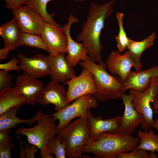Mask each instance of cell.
I'll return each mask as SVG.
<instances>
[{
	"label": "cell",
	"instance_id": "obj_13",
	"mask_svg": "<svg viewBox=\"0 0 158 158\" xmlns=\"http://www.w3.org/2000/svg\"><path fill=\"white\" fill-rule=\"evenodd\" d=\"M17 57L19 66L23 73L36 78L49 75L50 66L48 55L39 53L28 57L24 54L19 53Z\"/></svg>",
	"mask_w": 158,
	"mask_h": 158
},
{
	"label": "cell",
	"instance_id": "obj_29",
	"mask_svg": "<svg viewBox=\"0 0 158 158\" xmlns=\"http://www.w3.org/2000/svg\"><path fill=\"white\" fill-rule=\"evenodd\" d=\"M46 148L47 151L51 154H54L56 158L66 157L65 147L61 142L59 135H56L49 140Z\"/></svg>",
	"mask_w": 158,
	"mask_h": 158
},
{
	"label": "cell",
	"instance_id": "obj_1",
	"mask_svg": "<svg viewBox=\"0 0 158 158\" xmlns=\"http://www.w3.org/2000/svg\"><path fill=\"white\" fill-rule=\"evenodd\" d=\"M114 3V0L100 4L91 3L86 20L82 24L81 31L76 37V41L82 42L89 56L96 63L102 61L103 46L100 41L101 35L105 20L112 13Z\"/></svg>",
	"mask_w": 158,
	"mask_h": 158
},
{
	"label": "cell",
	"instance_id": "obj_39",
	"mask_svg": "<svg viewBox=\"0 0 158 158\" xmlns=\"http://www.w3.org/2000/svg\"><path fill=\"white\" fill-rule=\"evenodd\" d=\"M71 0L74 1H76V2H82V1H86L87 0Z\"/></svg>",
	"mask_w": 158,
	"mask_h": 158
},
{
	"label": "cell",
	"instance_id": "obj_23",
	"mask_svg": "<svg viewBox=\"0 0 158 158\" xmlns=\"http://www.w3.org/2000/svg\"><path fill=\"white\" fill-rule=\"evenodd\" d=\"M156 37V33L153 32L142 41H134L129 38L127 49L135 62L141 68L142 66L141 55L146 49L154 45Z\"/></svg>",
	"mask_w": 158,
	"mask_h": 158
},
{
	"label": "cell",
	"instance_id": "obj_32",
	"mask_svg": "<svg viewBox=\"0 0 158 158\" xmlns=\"http://www.w3.org/2000/svg\"><path fill=\"white\" fill-rule=\"evenodd\" d=\"M12 76L8 71L4 70L0 71V92L8 87H11L13 84Z\"/></svg>",
	"mask_w": 158,
	"mask_h": 158
},
{
	"label": "cell",
	"instance_id": "obj_12",
	"mask_svg": "<svg viewBox=\"0 0 158 158\" xmlns=\"http://www.w3.org/2000/svg\"><path fill=\"white\" fill-rule=\"evenodd\" d=\"M67 24L62 27L67 39V56H65L66 61L71 66H75L81 61H85L89 57L88 51L83 43L74 41L71 37L70 29L72 24L79 23V20L73 15L72 12L67 18Z\"/></svg>",
	"mask_w": 158,
	"mask_h": 158
},
{
	"label": "cell",
	"instance_id": "obj_3",
	"mask_svg": "<svg viewBox=\"0 0 158 158\" xmlns=\"http://www.w3.org/2000/svg\"><path fill=\"white\" fill-rule=\"evenodd\" d=\"M78 64L92 73L96 89L93 96L97 102H102L110 99H118L126 91L125 83L106 71V63L102 61L97 64L89 57L85 61H81Z\"/></svg>",
	"mask_w": 158,
	"mask_h": 158
},
{
	"label": "cell",
	"instance_id": "obj_11",
	"mask_svg": "<svg viewBox=\"0 0 158 158\" xmlns=\"http://www.w3.org/2000/svg\"><path fill=\"white\" fill-rule=\"evenodd\" d=\"M12 13L23 32L41 34L44 21L32 8L22 6L13 10Z\"/></svg>",
	"mask_w": 158,
	"mask_h": 158
},
{
	"label": "cell",
	"instance_id": "obj_35",
	"mask_svg": "<svg viewBox=\"0 0 158 158\" xmlns=\"http://www.w3.org/2000/svg\"><path fill=\"white\" fill-rule=\"evenodd\" d=\"M10 51L4 47L0 49V61L7 58Z\"/></svg>",
	"mask_w": 158,
	"mask_h": 158
},
{
	"label": "cell",
	"instance_id": "obj_33",
	"mask_svg": "<svg viewBox=\"0 0 158 158\" xmlns=\"http://www.w3.org/2000/svg\"><path fill=\"white\" fill-rule=\"evenodd\" d=\"M19 63V60L14 56L8 62L4 63H1L0 69L8 71L11 70H15L20 72L21 70L19 66L18 65Z\"/></svg>",
	"mask_w": 158,
	"mask_h": 158
},
{
	"label": "cell",
	"instance_id": "obj_22",
	"mask_svg": "<svg viewBox=\"0 0 158 158\" xmlns=\"http://www.w3.org/2000/svg\"><path fill=\"white\" fill-rule=\"evenodd\" d=\"M20 107H13L0 115V130L10 129L20 123H24L28 125L34 124L43 109L38 111L32 118L24 120L18 118L16 116Z\"/></svg>",
	"mask_w": 158,
	"mask_h": 158
},
{
	"label": "cell",
	"instance_id": "obj_9",
	"mask_svg": "<svg viewBox=\"0 0 158 158\" xmlns=\"http://www.w3.org/2000/svg\"><path fill=\"white\" fill-rule=\"evenodd\" d=\"M42 38L51 56L66 53L67 39L62 27L44 21L41 33Z\"/></svg>",
	"mask_w": 158,
	"mask_h": 158
},
{
	"label": "cell",
	"instance_id": "obj_31",
	"mask_svg": "<svg viewBox=\"0 0 158 158\" xmlns=\"http://www.w3.org/2000/svg\"><path fill=\"white\" fill-rule=\"evenodd\" d=\"M149 155L147 151L141 149H135L130 152L118 153L116 158H148Z\"/></svg>",
	"mask_w": 158,
	"mask_h": 158
},
{
	"label": "cell",
	"instance_id": "obj_20",
	"mask_svg": "<svg viewBox=\"0 0 158 158\" xmlns=\"http://www.w3.org/2000/svg\"><path fill=\"white\" fill-rule=\"evenodd\" d=\"M23 32L14 18L2 25L0 27V35L4 42V47L13 50L19 46Z\"/></svg>",
	"mask_w": 158,
	"mask_h": 158
},
{
	"label": "cell",
	"instance_id": "obj_18",
	"mask_svg": "<svg viewBox=\"0 0 158 158\" xmlns=\"http://www.w3.org/2000/svg\"><path fill=\"white\" fill-rule=\"evenodd\" d=\"M48 57L50 66L49 75L52 80L64 83L75 76L74 67L68 64L65 55L52 56L49 55Z\"/></svg>",
	"mask_w": 158,
	"mask_h": 158
},
{
	"label": "cell",
	"instance_id": "obj_19",
	"mask_svg": "<svg viewBox=\"0 0 158 158\" xmlns=\"http://www.w3.org/2000/svg\"><path fill=\"white\" fill-rule=\"evenodd\" d=\"M157 77H158L157 66L138 72L131 71L124 82L125 90L126 91L132 89L144 91L150 85L152 79Z\"/></svg>",
	"mask_w": 158,
	"mask_h": 158
},
{
	"label": "cell",
	"instance_id": "obj_25",
	"mask_svg": "<svg viewBox=\"0 0 158 158\" xmlns=\"http://www.w3.org/2000/svg\"><path fill=\"white\" fill-rule=\"evenodd\" d=\"M54 0H30L28 6L32 8L42 18L44 21L60 26L53 18L54 13L49 14L47 10V3Z\"/></svg>",
	"mask_w": 158,
	"mask_h": 158
},
{
	"label": "cell",
	"instance_id": "obj_40",
	"mask_svg": "<svg viewBox=\"0 0 158 158\" xmlns=\"http://www.w3.org/2000/svg\"><path fill=\"white\" fill-rule=\"evenodd\" d=\"M4 0L5 1V0Z\"/></svg>",
	"mask_w": 158,
	"mask_h": 158
},
{
	"label": "cell",
	"instance_id": "obj_15",
	"mask_svg": "<svg viewBox=\"0 0 158 158\" xmlns=\"http://www.w3.org/2000/svg\"><path fill=\"white\" fill-rule=\"evenodd\" d=\"M41 80L23 73L17 76L14 87L21 93L25 99V103L33 106L37 103V99L44 87Z\"/></svg>",
	"mask_w": 158,
	"mask_h": 158
},
{
	"label": "cell",
	"instance_id": "obj_37",
	"mask_svg": "<svg viewBox=\"0 0 158 158\" xmlns=\"http://www.w3.org/2000/svg\"><path fill=\"white\" fill-rule=\"evenodd\" d=\"M148 158H158V156L154 152L150 151Z\"/></svg>",
	"mask_w": 158,
	"mask_h": 158
},
{
	"label": "cell",
	"instance_id": "obj_10",
	"mask_svg": "<svg viewBox=\"0 0 158 158\" xmlns=\"http://www.w3.org/2000/svg\"><path fill=\"white\" fill-rule=\"evenodd\" d=\"M107 68L112 75H117L123 82H125L126 78L131 71L133 67L135 71L142 70L135 62L128 50L121 54L118 51H112L106 62Z\"/></svg>",
	"mask_w": 158,
	"mask_h": 158
},
{
	"label": "cell",
	"instance_id": "obj_14",
	"mask_svg": "<svg viewBox=\"0 0 158 158\" xmlns=\"http://www.w3.org/2000/svg\"><path fill=\"white\" fill-rule=\"evenodd\" d=\"M67 91L59 83L52 80L44 87L37 100V103L43 105L52 104L59 111L68 106Z\"/></svg>",
	"mask_w": 158,
	"mask_h": 158
},
{
	"label": "cell",
	"instance_id": "obj_36",
	"mask_svg": "<svg viewBox=\"0 0 158 158\" xmlns=\"http://www.w3.org/2000/svg\"><path fill=\"white\" fill-rule=\"evenodd\" d=\"M153 109L154 110V113L158 114V94L155 97L152 102Z\"/></svg>",
	"mask_w": 158,
	"mask_h": 158
},
{
	"label": "cell",
	"instance_id": "obj_17",
	"mask_svg": "<svg viewBox=\"0 0 158 158\" xmlns=\"http://www.w3.org/2000/svg\"><path fill=\"white\" fill-rule=\"evenodd\" d=\"M121 117L116 116L104 120L101 116L95 117L91 114L88 119L87 125L93 140L104 133L120 132Z\"/></svg>",
	"mask_w": 158,
	"mask_h": 158
},
{
	"label": "cell",
	"instance_id": "obj_5",
	"mask_svg": "<svg viewBox=\"0 0 158 158\" xmlns=\"http://www.w3.org/2000/svg\"><path fill=\"white\" fill-rule=\"evenodd\" d=\"M55 120L50 115L42 112L37 119V125L31 128H20L15 131L17 134L27 137L28 143L36 145L40 150L39 157L47 151L46 145L49 140L56 135L57 126Z\"/></svg>",
	"mask_w": 158,
	"mask_h": 158
},
{
	"label": "cell",
	"instance_id": "obj_16",
	"mask_svg": "<svg viewBox=\"0 0 158 158\" xmlns=\"http://www.w3.org/2000/svg\"><path fill=\"white\" fill-rule=\"evenodd\" d=\"M133 96L129 93L123 95L122 99L125 106V110L121 119V131L123 133L132 135L136 128L143 121L142 115L137 111L132 104Z\"/></svg>",
	"mask_w": 158,
	"mask_h": 158
},
{
	"label": "cell",
	"instance_id": "obj_6",
	"mask_svg": "<svg viewBox=\"0 0 158 158\" xmlns=\"http://www.w3.org/2000/svg\"><path fill=\"white\" fill-rule=\"evenodd\" d=\"M97 106V101L93 95L87 94L78 97L61 111L50 115L59 121L56 135L74 118L79 117L88 119L92 114L91 109H96Z\"/></svg>",
	"mask_w": 158,
	"mask_h": 158
},
{
	"label": "cell",
	"instance_id": "obj_34",
	"mask_svg": "<svg viewBox=\"0 0 158 158\" xmlns=\"http://www.w3.org/2000/svg\"><path fill=\"white\" fill-rule=\"evenodd\" d=\"M30 0H5L7 8L12 10L23 5H28Z\"/></svg>",
	"mask_w": 158,
	"mask_h": 158
},
{
	"label": "cell",
	"instance_id": "obj_4",
	"mask_svg": "<svg viewBox=\"0 0 158 158\" xmlns=\"http://www.w3.org/2000/svg\"><path fill=\"white\" fill-rule=\"evenodd\" d=\"M87 121V118L79 117L68 123L57 134L65 147L67 158H91L82 154L85 147L93 141L90 134Z\"/></svg>",
	"mask_w": 158,
	"mask_h": 158
},
{
	"label": "cell",
	"instance_id": "obj_26",
	"mask_svg": "<svg viewBox=\"0 0 158 158\" xmlns=\"http://www.w3.org/2000/svg\"><path fill=\"white\" fill-rule=\"evenodd\" d=\"M21 45L40 48L48 52L40 35L23 32L19 42V46Z\"/></svg>",
	"mask_w": 158,
	"mask_h": 158
},
{
	"label": "cell",
	"instance_id": "obj_30",
	"mask_svg": "<svg viewBox=\"0 0 158 158\" xmlns=\"http://www.w3.org/2000/svg\"><path fill=\"white\" fill-rule=\"evenodd\" d=\"M17 138L20 142L21 150L20 151V158H34L35 154L37 152L38 148L32 144L23 142L19 138V135H17Z\"/></svg>",
	"mask_w": 158,
	"mask_h": 158
},
{
	"label": "cell",
	"instance_id": "obj_27",
	"mask_svg": "<svg viewBox=\"0 0 158 158\" xmlns=\"http://www.w3.org/2000/svg\"><path fill=\"white\" fill-rule=\"evenodd\" d=\"M10 129L0 130V155L3 158H8L11 155V150L15 148L12 140Z\"/></svg>",
	"mask_w": 158,
	"mask_h": 158
},
{
	"label": "cell",
	"instance_id": "obj_2",
	"mask_svg": "<svg viewBox=\"0 0 158 158\" xmlns=\"http://www.w3.org/2000/svg\"><path fill=\"white\" fill-rule=\"evenodd\" d=\"M139 141L137 137L121 132L105 133L85 147L83 153H92L95 158H116L118 153L136 148Z\"/></svg>",
	"mask_w": 158,
	"mask_h": 158
},
{
	"label": "cell",
	"instance_id": "obj_38",
	"mask_svg": "<svg viewBox=\"0 0 158 158\" xmlns=\"http://www.w3.org/2000/svg\"><path fill=\"white\" fill-rule=\"evenodd\" d=\"M152 128L156 129L158 130V116L154 120V122L152 126Z\"/></svg>",
	"mask_w": 158,
	"mask_h": 158
},
{
	"label": "cell",
	"instance_id": "obj_24",
	"mask_svg": "<svg viewBox=\"0 0 158 158\" xmlns=\"http://www.w3.org/2000/svg\"><path fill=\"white\" fill-rule=\"evenodd\" d=\"M147 131L139 130L137 137L139 139L136 149H141L146 151L158 152V135L155 134L151 128Z\"/></svg>",
	"mask_w": 158,
	"mask_h": 158
},
{
	"label": "cell",
	"instance_id": "obj_8",
	"mask_svg": "<svg viewBox=\"0 0 158 158\" xmlns=\"http://www.w3.org/2000/svg\"><path fill=\"white\" fill-rule=\"evenodd\" d=\"M63 84L68 86L67 99L69 104L80 96L87 94L94 95L96 92L93 76L85 68H83L79 76L73 77Z\"/></svg>",
	"mask_w": 158,
	"mask_h": 158
},
{
	"label": "cell",
	"instance_id": "obj_7",
	"mask_svg": "<svg viewBox=\"0 0 158 158\" xmlns=\"http://www.w3.org/2000/svg\"><path fill=\"white\" fill-rule=\"evenodd\" d=\"M129 93L133 96L132 104L133 107L143 117V121L140 124L141 128L145 130L150 129L154 121L150 103L158 94V77L152 79L150 85L144 91L130 89Z\"/></svg>",
	"mask_w": 158,
	"mask_h": 158
},
{
	"label": "cell",
	"instance_id": "obj_21",
	"mask_svg": "<svg viewBox=\"0 0 158 158\" xmlns=\"http://www.w3.org/2000/svg\"><path fill=\"white\" fill-rule=\"evenodd\" d=\"M25 103V98L16 87H7L0 92V115Z\"/></svg>",
	"mask_w": 158,
	"mask_h": 158
},
{
	"label": "cell",
	"instance_id": "obj_28",
	"mask_svg": "<svg viewBox=\"0 0 158 158\" xmlns=\"http://www.w3.org/2000/svg\"><path fill=\"white\" fill-rule=\"evenodd\" d=\"M124 14L123 13L117 12L116 15L118 22L119 32L115 37L117 47L118 51L122 53L127 48L129 38H128L123 26Z\"/></svg>",
	"mask_w": 158,
	"mask_h": 158
}]
</instances>
